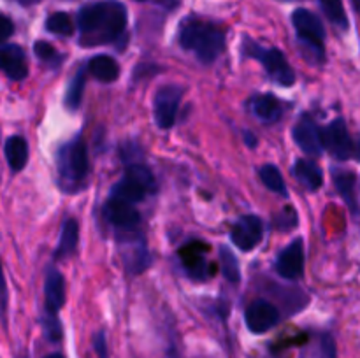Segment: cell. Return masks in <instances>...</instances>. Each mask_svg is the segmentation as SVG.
Listing matches in <instances>:
<instances>
[{"mask_svg": "<svg viewBox=\"0 0 360 358\" xmlns=\"http://www.w3.org/2000/svg\"><path fill=\"white\" fill-rule=\"evenodd\" d=\"M301 358H338L336 344H334L333 336H329V333H320L316 339H313L302 350Z\"/></svg>", "mask_w": 360, "mask_h": 358, "instance_id": "obj_25", "label": "cell"}, {"mask_svg": "<svg viewBox=\"0 0 360 358\" xmlns=\"http://www.w3.org/2000/svg\"><path fill=\"white\" fill-rule=\"evenodd\" d=\"M46 30L60 37H70L74 34L72 18L67 13H53L46 20Z\"/></svg>", "mask_w": 360, "mask_h": 358, "instance_id": "obj_28", "label": "cell"}, {"mask_svg": "<svg viewBox=\"0 0 360 358\" xmlns=\"http://www.w3.org/2000/svg\"><path fill=\"white\" fill-rule=\"evenodd\" d=\"M260 179H262L264 185L274 193H280V195L287 197V185H285V179L281 175V171L273 164H266L260 167L259 171Z\"/></svg>", "mask_w": 360, "mask_h": 358, "instance_id": "obj_26", "label": "cell"}, {"mask_svg": "<svg viewBox=\"0 0 360 358\" xmlns=\"http://www.w3.org/2000/svg\"><path fill=\"white\" fill-rule=\"evenodd\" d=\"M183 97V88L178 84H165L158 88L153 98V116L155 123L162 130H169L174 126L178 116L179 102Z\"/></svg>", "mask_w": 360, "mask_h": 358, "instance_id": "obj_10", "label": "cell"}, {"mask_svg": "<svg viewBox=\"0 0 360 358\" xmlns=\"http://www.w3.org/2000/svg\"><path fill=\"white\" fill-rule=\"evenodd\" d=\"M250 111L262 123H276L283 114V105L273 93H257L250 98Z\"/></svg>", "mask_w": 360, "mask_h": 358, "instance_id": "obj_18", "label": "cell"}, {"mask_svg": "<svg viewBox=\"0 0 360 358\" xmlns=\"http://www.w3.org/2000/svg\"><path fill=\"white\" fill-rule=\"evenodd\" d=\"M352 4H354L355 11H357V13H360V0H352Z\"/></svg>", "mask_w": 360, "mask_h": 358, "instance_id": "obj_39", "label": "cell"}, {"mask_svg": "<svg viewBox=\"0 0 360 358\" xmlns=\"http://www.w3.org/2000/svg\"><path fill=\"white\" fill-rule=\"evenodd\" d=\"M65 302V281L55 267H48L44 274V311L58 314Z\"/></svg>", "mask_w": 360, "mask_h": 358, "instance_id": "obj_16", "label": "cell"}, {"mask_svg": "<svg viewBox=\"0 0 360 358\" xmlns=\"http://www.w3.org/2000/svg\"><path fill=\"white\" fill-rule=\"evenodd\" d=\"M90 164L83 135H76L56 151V185L63 193H77L86 186Z\"/></svg>", "mask_w": 360, "mask_h": 358, "instance_id": "obj_3", "label": "cell"}, {"mask_svg": "<svg viewBox=\"0 0 360 358\" xmlns=\"http://www.w3.org/2000/svg\"><path fill=\"white\" fill-rule=\"evenodd\" d=\"M320 6H322L323 13L329 18L330 23L336 25L341 30H348V16L343 0H320Z\"/></svg>", "mask_w": 360, "mask_h": 358, "instance_id": "obj_27", "label": "cell"}, {"mask_svg": "<svg viewBox=\"0 0 360 358\" xmlns=\"http://www.w3.org/2000/svg\"><path fill=\"white\" fill-rule=\"evenodd\" d=\"M104 218L112 228L116 235H125L139 232L141 228V214L134 207V204L127 200L109 197V200L104 206Z\"/></svg>", "mask_w": 360, "mask_h": 358, "instance_id": "obj_7", "label": "cell"}, {"mask_svg": "<svg viewBox=\"0 0 360 358\" xmlns=\"http://www.w3.org/2000/svg\"><path fill=\"white\" fill-rule=\"evenodd\" d=\"M4 153H6V160L7 164H9L11 171H23L25 165H27L28 161V144L27 140H25V137L11 135L9 139L6 140Z\"/></svg>", "mask_w": 360, "mask_h": 358, "instance_id": "obj_23", "label": "cell"}, {"mask_svg": "<svg viewBox=\"0 0 360 358\" xmlns=\"http://www.w3.org/2000/svg\"><path fill=\"white\" fill-rule=\"evenodd\" d=\"M333 179L334 186H336L338 193L341 195V199L345 200V204L348 206V209L354 214H359V199H357V175L352 171H345V168H334L333 171Z\"/></svg>", "mask_w": 360, "mask_h": 358, "instance_id": "obj_19", "label": "cell"}, {"mask_svg": "<svg viewBox=\"0 0 360 358\" xmlns=\"http://www.w3.org/2000/svg\"><path fill=\"white\" fill-rule=\"evenodd\" d=\"M292 23L306 60L322 65L326 62V28L320 18L308 9H297L292 14Z\"/></svg>", "mask_w": 360, "mask_h": 358, "instance_id": "obj_4", "label": "cell"}, {"mask_svg": "<svg viewBox=\"0 0 360 358\" xmlns=\"http://www.w3.org/2000/svg\"><path fill=\"white\" fill-rule=\"evenodd\" d=\"M178 41L183 49L193 53L204 65L217 62L227 44L224 28L200 18H186L183 21L179 27Z\"/></svg>", "mask_w": 360, "mask_h": 358, "instance_id": "obj_2", "label": "cell"}, {"mask_svg": "<svg viewBox=\"0 0 360 358\" xmlns=\"http://www.w3.org/2000/svg\"><path fill=\"white\" fill-rule=\"evenodd\" d=\"M297 220H299L297 211H295L292 206H287L281 213H278L276 216H274L273 223H274V228H278V230L288 232V230H294V228L297 227L299 223Z\"/></svg>", "mask_w": 360, "mask_h": 358, "instance_id": "obj_32", "label": "cell"}, {"mask_svg": "<svg viewBox=\"0 0 360 358\" xmlns=\"http://www.w3.org/2000/svg\"><path fill=\"white\" fill-rule=\"evenodd\" d=\"M246 326L252 333H266L280 323V311L266 298H255L245 311Z\"/></svg>", "mask_w": 360, "mask_h": 358, "instance_id": "obj_12", "label": "cell"}, {"mask_svg": "<svg viewBox=\"0 0 360 358\" xmlns=\"http://www.w3.org/2000/svg\"><path fill=\"white\" fill-rule=\"evenodd\" d=\"M2 70L11 81H23L28 76V63L25 51L18 44H4L0 49Z\"/></svg>", "mask_w": 360, "mask_h": 358, "instance_id": "obj_17", "label": "cell"}, {"mask_svg": "<svg viewBox=\"0 0 360 358\" xmlns=\"http://www.w3.org/2000/svg\"><path fill=\"white\" fill-rule=\"evenodd\" d=\"M292 174L309 192H316L323 183L322 168L309 158H297L292 165Z\"/></svg>", "mask_w": 360, "mask_h": 358, "instance_id": "obj_20", "label": "cell"}, {"mask_svg": "<svg viewBox=\"0 0 360 358\" xmlns=\"http://www.w3.org/2000/svg\"><path fill=\"white\" fill-rule=\"evenodd\" d=\"M42 330H44V336L49 343H58L62 339V323H60L58 314H51V312H46L42 314L41 319Z\"/></svg>", "mask_w": 360, "mask_h": 358, "instance_id": "obj_31", "label": "cell"}, {"mask_svg": "<svg viewBox=\"0 0 360 358\" xmlns=\"http://www.w3.org/2000/svg\"><path fill=\"white\" fill-rule=\"evenodd\" d=\"M241 53L245 58L257 60L260 65L264 67V70L267 72V76L271 77V81L280 86L288 88L295 83V72L294 69L288 63L287 56L281 49L278 48H266V46L259 44L253 39L245 37L243 41Z\"/></svg>", "mask_w": 360, "mask_h": 358, "instance_id": "obj_5", "label": "cell"}, {"mask_svg": "<svg viewBox=\"0 0 360 358\" xmlns=\"http://www.w3.org/2000/svg\"><path fill=\"white\" fill-rule=\"evenodd\" d=\"M157 192V179L153 172L141 161H130L125 167V174L111 188V197L137 204Z\"/></svg>", "mask_w": 360, "mask_h": 358, "instance_id": "obj_6", "label": "cell"}, {"mask_svg": "<svg viewBox=\"0 0 360 358\" xmlns=\"http://www.w3.org/2000/svg\"><path fill=\"white\" fill-rule=\"evenodd\" d=\"M245 137H246V144H248L250 147H255L257 146V139H255V135H253V133L245 132Z\"/></svg>", "mask_w": 360, "mask_h": 358, "instance_id": "obj_35", "label": "cell"}, {"mask_svg": "<svg viewBox=\"0 0 360 358\" xmlns=\"http://www.w3.org/2000/svg\"><path fill=\"white\" fill-rule=\"evenodd\" d=\"M120 244V253H122V258L125 262V269L130 274H141L151 265V255L148 251L146 241H144L143 235L139 232H134V234H125V235H116Z\"/></svg>", "mask_w": 360, "mask_h": 358, "instance_id": "obj_9", "label": "cell"}, {"mask_svg": "<svg viewBox=\"0 0 360 358\" xmlns=\"http://www.w3.org/2000/svg\"><path fill=\"white\" fill-rule=\"evenodd\" d=\"M13 32H14L13 21H11L7 16H2V35H0V37H2V41H7V39L13 35Z\"/></svg>", "mask_w": 360, "mask_h": 358, "instance_id": "obj_34", "label": "cell"}, {"mask_svg": "<svg viewBox=\"0 0 360 358\" xmlns=\"http://www.w3.org/2000/svg\"><path fill=\"white\" fill-rule=\"evenodd\" d=\"M84 86H86V70H84V65L77 69V72L74 74L72 79H70L69 86H67L65 91V107L69 111H77L83 102V95H84Z\"/></svg>", "mask_w": 360, "mask_h": 358, "instance_id": "obj_24", "label": "cell"}, {"mask_svg": "<svg viewBox=\"0 0 360 358\" xmlns=\"http://www.w3.org/2000/svg\"><path fill=\"white\" fill-rule=\"evenodd\" d=\"M304 241H302V239H295V241H292L290 244L278 255L276 262H274V270H276L278 276L283 277V279L295 281L302 276V272H304Z\"/></svg>", "mask_w": 360, "mask_h": 358, "instance_id": "obj_14", "label": "cell"}, {"mask_svg": "<svg viewBox=\"0 0 360 358\" xmlns=\"http://www.w3.org/2000/svg\"><path fill=\"white\" fill-rule=\"evenodd\" d=\"M94 347H95V353H97L98 358H109L108 343H105L104 330H101V332H97L94 336Z\"/></svg>", "mask_w": 360, "mask_h": 358, "instance_id": "obj_33", "label": "cell"}, {"mask_svg": "<svg viewBox=\"0 0 360 358\" xmlns=\"http://www.w3.org/2000/svg\"><path fill=\"white\" fill-rule=\"evenodd\" d=\"M354 157L357 158V160L360 161V135H359V139L355 140V146H354Z\"/></svg>", "mask_w": 360, "mask_h": 358, "instance_id": "obj_36", "label": "cell"}, {"mask_svg": "<svg viewBox=\"0 0 360 358\" xmlns=\"http://www.w3.org/2000/svg\"><path fill=\"white\" fill-rule=\"evenodd\" d=\"M77 241H79V227L74 218H67L60 232L58 246L55 249V260H65L76 253Z\"/></svg>", "mask_w": 360, "mask_h": 358, "instance_id": "obj_21", "label": "cell"}, {"mask_svg": "<svg viewBox=\"0 0 360 358\" xmlns=\"http://www.w3.org/2000/svg\"><path fill=\"white\" fill-rule=\"evenodd\" d=\"M231 239L241 251H252L264 239V221L255 214L241 216L232 225Z\"/></svg>", "mask_w": 360, "mask_h": 358, "instance_id": "obj_13", "label": "cell"}, {"mask_svg": "<svg viewBox=\"0 0 360 358\" xmlns=\"http://www.w3.org/2000/svg\"><path fill=\"white\" fill-rule=\"evenodd\" d=\"M295 144L309 157H320L323 151L322 130L309 114H302L292 130Z\"/></svg>", "mask_w": 360, "mask_h": 358, "instance_id": "obj_15", "label": "cell"}, {"mask_svg": "<svg viewBox=\"0 0 360 358\" xmlns=\"http://www.w3.org/2000/svg\"><path fill=\"white\" fill-rule=\"evenodd\" d=\"M88 72L102 83H115L120 77V65L112 56L97 55L88 62Z\"/></svg>", "mask_w": 360, "mask_h": 358, "instance_id": "obj_22", "label": "cell"}, {"mask_svg": "<svg viewBox=\"0 0 360 358\" xmlns=\"http://www.w3.org/2000/svg\"><path fill=\"white\" fill-rule=\"evenodd\" d=\"M207 253H210V246L202 241H190L179 249V262L192 279L206 281L214 274V267L207 260Z\"/></svg>", "mask_w": 360, "mask_h": 358, "instance_id": "obj_8", "label": "cell"}, {"mask_svg": "<svg viewBox=\"0 0 360 358\" xmlns=\"http://www.w3.org/2000/svg\"><path fill=\"white\" fill-rule=\"evenodd\" d=\"M79 44L84 48L111 44L123 37L127 9L118 0H101L81 7L77 13Z\"/></svg>", "mask_w": 360, "mask_h": 358, "instance_id": "obj_1", "label": "cell"}, {"mask_svg": "<svg viewBox=\"0 0 360 358\" xmlns=\"http://www.w3.org/2000/svg\"><path fill=\"white\" fill-rule=\"evenodd\" d=\"M34 53L42 63H46V65H49V67H58L60 63L63 62V56L60 55V53L56 51V49L53 48L49 42H44V41L35 42Z\"/></svg>", "mask_w": 360, "mask_h": 358, "instance_id": "obj_30", "label": "cell"}, {"mask_svg": "<svg viewBox=\"0 0 360 358\" xmlns=\"http://www.w3.org/2000/svg\"><path fill=\"white\" fill-rule=\"evenodd\" d=\"M220 263H221V272L229 283H239L241 281V269H239V262L236 258L234 253L229 248H220Z\"/></svg>", "mask_w": 360, "mask_h": 358, "instance_id": "obj_29", "label": "cell"}, {"mask_svg": "<svg viewBox=\"0 0 360 358\" xmlns=\"http://www.w3.org/2000/svg\"><path fill=\"white\" fill-rule=\"evenodd\" d=\"M322 137L323 147H326L336 160L345 161L348 160V158L354 157L355 142L352 140L350 132H348V126L343 118L333 119L326 128H322Z\"/></svg>", "mask_w": 360, "mask_h": 358, "instance_id": "obj_11", "label": "cell"}, {"mask_svg": "<svg viewBox=\"0 0 360 358\" xmlns=\"http://www.w3.org/2000/svg\"><path fill=\"white\" fill-rule=\"evenodd\" d=\"M16 2H20L21 6H32V4L39 2V0H16Z\"/></svg>", "mask_w": 360, "mask_h": 358, "instance_id": "obj_37", "label": "cell"}, {"mask_svg": "<svg viewBox=\"0 0 360 358\" xmlns=\"http://www.w3.org/2000/svg\"><path fill=\"white\" fill-rule=\"evenodd\" d=\"M44 358H65V357H63V354H60V353H51V354H46Z\"/></svg>", "mask_w": 360, "mask_h": 358, "instance_id": "obj_38", "label": "cell"}]
</instances>
